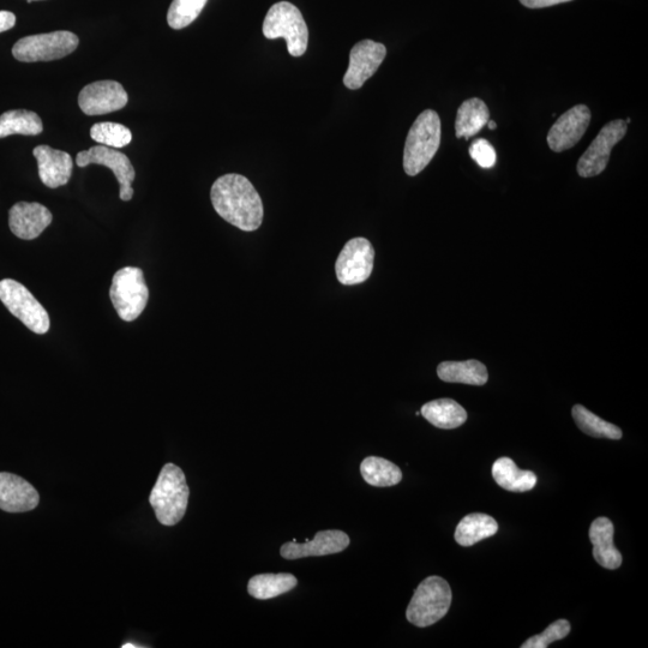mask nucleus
I'll use <instances>...</instances> for the list:
<instances>
[{"mask_svg":"<svg viewBox=\"0 0 648 648\" xmlns=\"http://www.w3.org/2000/svg\"><path fill=\"white\" fill-rule=\"evenodd\" d=\"M215 212L239 230H258L263 221V203L255 186L240 174H225L215 180L210 191Z\"/></svg>","mask_w":648,"mask_h":648,"instance_id":"obj_1","label":"nucleus"},{"mask_svg":"<svg viewBox=\"0 0 648 648\" xmlns=\"http://www.w3.org/2000/svg\"><path fill=\"white\" fill-rule=\"evenodd\" d=\"M190 490L182 468L167 464L149 496L156 519L164 526H174L182 521L188 509Z\"/></svg>","mask_w":648,"mask_h":648,"instance_id":"obj_2","label":"nucleus"},{"mask_svg":"<svg viewBox=\"0 0 648 648\" xmlns=\"http://www.w3.org/2000/svg\"><path fill=\"white\" fill-rule=\"evenodd\" d=\"M441 144V119L437 112L425 110L411 126L405 143L404 170L417 176L434 159Z\"/></svg>","mask_w":648,"mask_h":648,"instance_id":"obj_3","label":"nucleus"},{"mask_svg":"<svg viewBox=\"0 0 648 648\" xmlns=\"http://www.w3.org/2000/svg\"><path fill=\"white\" fill-rule=\"evenodd\" d=\"M453 594L441 576H429L417 587L406 611L407 621L419 628L430 627L448 614Z\"/></svg>","mask_w":648,"mask_h":648,"instance_id":"obj_4","label":"nucleus"},{"mask_svg":"<svg viewBox=\"0 0 648 648\" xmlns=\"http://www.w3.org/2000/svg\"><path fill=\"white\" fill-rule=\"evenodd\" d=\"M263 35L269 40L284 38L292 57H302L308 50V26L302 12L291 3H276L269 9L263 22Z\"/></svg>","mask_w":648,"mask_h":648,"instance_id":"obj_5","label":"nucleus"},{"mask_svg":"<svg viewBox=\"0 0 648 648\" xmlns=\"http://www.w3.org/2000/svg\"><path fill=\"white\" fill-rule=\"evenodd\" d=\"M110 298L117 314L125 322L137 320L146 309L149 290L142 269L125 267L113 276Z\"/></svg>","mask_w":648,"mask_h":648,"instance_id":"obj_6","label":"nucleus"},{"mask_svg":"<svg viewBox=\"0 0 648 648\" xmlns=\"http://www.w3.org/2000/svg\"><path fill=\"white\" fill-rule=\"evenodd\" d=\"M80 44L78 36L66 30L26 36L12 47V56L18 62H51L69 56Z\"/></svg>","mask_w":648,"mask_h":648,"instance_id":"obj_7","label":"nucleus"},{"mask_svg":"<svg viewBox=\"0 0 648 648\" xmlns=\"http://www.w3.org/2000/svg\"><path fill=\"white\" fill-rule=\"evenodd\" d=\"M0 300L12 315L35 334H46L50 330V316L44 306L20 282L12 279L0 281Z\"/></svg>","mask_w":648,"mask_h":648,"instance_id":"obj_8","label":"nucleus"},{"mask_svg":"<svg viewBox=\"0 0 648 648\" xmlns=\"http://www.w3.org/2000/svg\"><path fill=\"white\" fill-rule=\"evenodd\" d=\"M375 250L365 238L348 240L335 263L340 284L353 286L368 280L374 269Z\"/></svg>","mask_w":648,"mask_h":648,"instance_id":"obj_9","label":"nucleus"},{"mask_svg":"<svg viewBox=\"0 0 648 648\" xmlns=\"http://www.w3.org/2000/svg\"><path fill=\"white\" fill-rule=\"evenodd\" d=\"M76 165L78 167L101 165L110 168L120 186V200L128 202L134 196V189H132L131 184L136 177L135 168L132 166L128 156L119 152V150L100 144V146H95L78 153L76 156Z\"/></svg>","mask_w":648,"mask_h":648,"instance_id":"obj_10","label":"nucleus"},{"mask_svg":"<svg viewBox=\"0 0 648 648\" xmlns=\"http://www.w3.org/2000/svg\"><path fill=\"white\" fill-rule=\"evenodd\" d=\"M627 129L628 124L622 119L612 120L606 124L581 156L576 166L579 176L591 178L602 173L608 166L612 148L626 136Z\"/></svg>","mask_w":648,"mask_h":648,"instance_id":"obj_11","label":"nucleus"},{"mask_svg":"<svg viewBox=\"0 0 648 648\" xmlns=\"http://www.w3.org/2000/svg\"><path fill=\"white\" fill-rule=\"evenodd\" d=\"M128 101V93L122 84L116 81L90 83L78 95V106L87 116H101L123 110Z\"/></svg>","mask_w":648,"mask_h":648,"instance_id":"obj_12","label":"nucleus"},{"mask_svg":"<svg viewBox=\"0 0 648 648\" xmlns=\"http://www.w3.org/2000/svg\"><path fill=\"white\" fill-rule=\"evenodd\" d=\"M387 48L380 42L363 40L354 45L350 53V64L344 76V84L348 89L357 90L375 75L384 58Z\"/></svg>","mask_w":648,"mask_h":648,"instance_id":"obj_13","label":"nucleus"},{"mask_svg":"<svg viewBox=\"0 0 648 648\" xmlns=\"http://www.w3.org/2000/svg\"><path fill=\"white\" fill-rule=\"evenodd\" d=\"M591 123V111L586 105H576L563 113L552 125L546 141L552 152L572 149L584 137Z\"/></svg>","mask_w":648,"mask_h":648,"instance_id":"obj_14","label":"nucleus"},{"mask_svg":"<svg viewBox=\"0 0 648 648\" xmlns=\"http://www.w3.org/2000/svg\"><path fill=\"white\" fill-rule=\"evenodd\" d=\"M53 215L38 202H18L9 210V227L17 238L33 240L51 225Z\"/></svg>","mask_w":648,"mask_h":648,"instance_id":"obj_15","label":"nucleus"},{"mask_svg":"<svg viewBox=\"0 0 648 648\" xmlns=\"http://www.w3.org/2000/svg\"><path fill=\"white\" fill-rule=\"evenodd\" d=\"M350 545V537L339 530L320 531L310 542L299 544L286 543L281 546L280 555L286 560H299L310 556H326L339 554Z\"/></svg>","mask_w":648,"mask_h":648,"instance_id":"obj_16","label":"nucleus"},{"mask_svg":"<svg viewBox=\"0 0 648 648\" xmlns=\"http://www.w3.org/2000/svg\"><path fill=\"white\" fill-rule=\"evenodd\" d=\"M39 502V492L26 479L0 472V509L8 513L30 512Z\"/></svg>","mask_w":648,"mask_h":648,"instance_id":"obj_17","label":"nucleus"},{"mask_svg":"<svg viewBox=\"0 0 648 648\" xmlns=\"http://www.w3.org/2000/svg\"><path fill=\"white\" fill-rule=\"evenodd\" d=\"M38 161L39 177L47 188L57 189L69 183L74 161L69 153L50 146H38L33 150Z\"/></svg>","mask_w":648,"mask_h":648,"instance_id":"obj_18","label":"nucleus"},{"mask_svg":"<svg viewBox=\"0 0 648 648\" xmlns=\"http://www.w3.org/2000/svg\"><path fill=\"white\" fill-rule=\"evenodd\" d=\"M593 557L600 566L615 570L621 567L622 555L614 544L615 527L608 518H598L590 527Z\"/></svg>","mask_w":648,"mask_h":648,"instance_id":"obj_19","label":"nucleus"},{"mask_svg":"<svg viewBox=\"0 0 648 648\" xmlns=\"http://www.w3.org/2000/svg\"><path fill=\"white\" fill-rule=\"evenodd\" d=\"M420 414L436 428L456 429L467 420L465 408L452 399H438L428 402Z\"/></svg>","mask_w":648,"mask_h":648,"instance_id":"obj_20","label":"nucleus"},{"mask_svg":"<svg viewBox=\"0 0 648 648\" xmlns=\"http://www.w3.org/2000/svg\"><path fill=\"white\" fill-rule=\"evenodd\" d=\"M490 120V111L483 100L473 98L461 104L455 120V135L458 138H471L482 131Z\"/></svg>","mask_w":648,"mask_h":648,"instance_id":"obj_21","label":"nucleus"},{"mask_svg":"<svg viewBox=\"0 0 648 648\" xmlns=\"http://www.w3.org/2000/svg\"><path fill=\"white\" fill-rule=\"evenodd\" d=\"M437 375L443 382L484 386L488 382V370L478 360L465 362H443L438 365Z\"/></svg>","mask_w":648,"mask_h":648,"instance_id":"obj_22","label":"nucleus"},{"mask_svg":"<svg viewBox=\"0 0 648 648\" xmlns=\"http://www.w3.org/2000/svg\"><path fill=\"white\" fill-rule=\"evenodd\" d=\"M492 477L504 490L512 492L530 491L537 484V476L531 471L520 470L509 458H501L492 466Z\"/></svg>","mask_w":648,"mask_h":648,"instance_id":"obj_23","label":"nucleus"},{"mask_svg":"<svg viewBox=\"0 0 648 648\" xmlns=\"http://www.w3.org/2000/svg\"><path fill=\"white\" fill-rule=\"evenodd\" d=\"M497 531L498 525L494 518L482 513H473L460 521L455 530V540L461 546H472L480 540L495 536Z\"/></svg>","mask_w":648,"mask_h":648,"instance_id":"obj_24","label":"nucleus"},{"mask_svg":"<svg viewBox=\"0 0 648 648\" xmlns=\"http://www.w3.org/2000/svg\"><path fill=\"white\" fill-rule=\"evenodd\" d=\"M297 584L298 580L292 574H258L250 579L248 592L251 597L266 600L292 591Z\"/></svg>","mask_w":648,"mask_h":648,"instance_id":"obj_25","label":"nucleus"},{"mask_svg":"<svg viewBox=\"0 0 648 648\" xmlns=\"http://www.w3.org/2000/svg\"><path fill=\"white\" fill-rule=\"evenodd\" d=\"M44 131V124L35 112L8 111L0 116V138L11 135L36 136Z\"/></svg>","mask_w":648,"mask_h":648,"instance_id":"obj_26","label":"nucleus"},{"mask_svg":"<svg viewBox=\"0 0 648 648\" xmlns=\"http://www.w3.org/2000/svg\"><path fill=\"white\" fill-rule=\"evenodd\" d=\"M360 473L366 483L377 486V488H388L399 484L402 480V472L398 466L378 456H369L362 461Z\"/></svg>","mask_w":648,"mask_h":648,"instance_id":"obj_27","label":"nucleus"},{"mask_svg":"<svg viewBox=\"0 0 648 648\" xmlns=\"http://www.w3.org/2000/svg\"><path fill=\"white\" fill-rule=\"evenodd\" d=\"M573 418L579 429L588 436L609 438V440H620L622 437V430L618 426L605 422L584 406L573 407Z\"/></svg>","mask_w":648,"mask_h":648,"instance_id":"obj_28","label":"nucleus"},{"mask_svg":"<svg viewBox=\"0 0 648 648\" xmlns=\"http://www.w3.org/2000/svg\"><path fill=\"white\" fill-rule=\"evenodd\" d=\"M90 137L102 146L111 148H124L132 141L129 128L119 123H96L90 129Z\"/></svg>","mask_w":648,"mask_h":648,"instance_id":"obj_29","label":"nucleus"},{"mask_svg":"<svg viewBox=\"0 0 648 648\" xmlns=\"http://www.w3.org/2000/svg\"><path fill=\"white\" fill-rule=\"evenodd\" d=\"M208 0H173L167 12L168 26L172 29H183L200 16Z\"/></svg>","mask_w":648,"mask_h":648,"instance_id":"obj_30","label":"nucleus"},{"mask_svg":"<svg viewBox=\"0 0 648 648\" xmlns=\"http://www.w3.org/2000/svg\"><path fill=\"white\" fill-rule=\"evenodd\" d=\"M570 633V623L567 620H557L551 623L543 633L532 636L521 648H548L552 642L567 638Z\"/></svg>","mask_w":648,"mask_h":648,"instance_id":"obj_31","label":"nucleus"},{"mask_svg":"<svg viewBox=\"0 0 648 648\" xmlns=\"http://www.w3.org/2000/svg\"><path fill=\"white\" fill-rule=\"evenodd\" d=\"M470 155L482 168H492L496 165V150L485 138H478L471 144Z\"/></svg>","mask_w":648,"mask_h":648,"instance_id":"obj_32","label":"nucleus"},{"mask_svg":"<svg viewBox=\"0 0 648 648\" xmlns=\"http://www.w3.org/2000/svg\"><path fill=\"white\" fill-rule=\"evenodd\" d=\"M572 2V0H520V3L526 8L543 9L557 4Z\"/></svg>","mask_w":648,"mask_h":648,"instance_id":"obj_33","label":"nucleus"},{"mask_svg":"<svg viewBox=\"0 0 648 648\" xmlns=\"http://www.w3.org/2000/svg\"><path fill=\"white\" fill-rule=\"evenodd\" d=\"M16 24V16L10 11H0V33L8 32L14 28Z\"/></svg>","mask_w":648,"mask_h":648,"instance_id":"obj_34","label":"nucleus"},{"mask_svg":"<svg viewBox=\"0 0 648 648\" xmlns=\"http://www.w3.org/2000/svg\"><path fill=\"white\" fill-rule=\"evenodd\" d=\"M490 130H495L497 128V124L494 122V120H489L488 124Z\"/></svg>","mask_w":648,"mask_h":648,"instance_id":"obj_35","label":"nucleus"},{"mask_svg":"<svg viewBox=\"0 0 648 648\" xmlns=\"http://www.w3.org/2000/svg\"><path fill=\"white\" fill-rule=\"evenodd\" d=\"M134 647L138 648V647H141V646H138V645H132V644H125V645H123V648H134Z\"/></svg>","mask_w":648,"mask_h":648,"instance_id":"obj_36","label":"nucleus"},{"mask_svg":"<svg viewBox=\"0 0 648 648\" xmlns=\"http://www.w3.org/2000/svg\"><path fill=\"white\" fill-rule=\"evenodd\" d=\"M28 3L38 2V0H27Z\"/></svg>","mask_w":648,"mask_h":648,"instance_id":"obj_37","label":"nucleus"}]
</instances>
